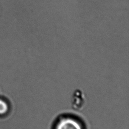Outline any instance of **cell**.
Returning a JSON list of instances; mask_svg holds the SVG:
<instances>
[{
	"label": "cell",
	"instance_id": "1",
	"mask_svg": "<svg viewBox=\"0 0 129 129\" xmlns=\"http://www.w3.org/2000/svg\"><path fill=\"white\" fill-rule=\"evenodd\" d=\"M55 129H82L81 123L72 117H64L59 120Z\"/></svg>",
	"mask_w": 129,
	"mask_h": 129
},
{
	"label": "cell",
	"instance_id": "2",
	"mask_svg": "<svg viewBox=\"0 0 129 129\" xmlns=\"http://www.w3.org/2000/svg\"><path fill=\"white\" fill-rule=\"evenodd\" d=\"M8 110V105L6 102L0 99V114L6 113Z\"/></svg>",
	"mask_w": 129,
	"mask_h": 129
}]
</instances>
